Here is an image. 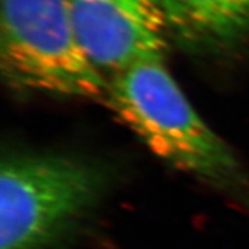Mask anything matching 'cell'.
Returning <instances> with one entry per match:
<instances>
[{
  "mask_svg": "<svg viewBox=\"0 0 249 249\" xmlns=\"http://www.w3.org/2000/svg\"><path fill=\"white\" fill-rule=\"evenodd\" d=\"M0 67L19 93L104 100L108 79L80 43L70 0H1Z\"/></svg>",
  "mask_w": 249,
  "mask_h": 249,
  "instance_id": "3",
  "label": "cell"
},
{
  "mask_svg": "<svg viewBox=\"0 0 249 249\" xmlns=\"http://www.w3.org/2000/svg\"><path fill=\"white\" fill-rule=\"evenodd\" d=\"M168 34L191 54H222L249 37V0H160Z\"/></svg>",
  "mask_w": 249,
  "mask_h": 249,
  "instance_id": "5",
  "label": "cell"
},
{
  "mask_svg": "<svg viewBox=\"0 0 249 249\" xmlns=\"http://www.w3.org/2000/svg\"><path fill=\"white\" fill-rule=\"evenodd\" d=\"M79 40L106 78L163 57L168 25L160 0H70Z\"/></svg>",
  "mask_w": 249,
  "mask_h": 249,
  "instance_id": "4",
  "label": "cell"
},
{
  "mask_svg": "<svg viewBox=\"0 0 249 249\" xmlns=\"http://www.w3.org/2000/svg\"><path fill=\"white\" fill-rule=\"evenodd\" d=\"M108 108L150 151L249 212V172L231 147L198 115L163 57L109 76Z\"/></svg>",
  "mask_w": 249,
  "mask_h": 249,
  "instance_id": "1",
  "label": "cell"
},
{
  "mask_svg": "<svg viewBox=\"0 0 249 249\" xmlns=\"http://www.w3.org/2000/svg\"><path fill=\"white\" fill-rule=\"evenodd\" d=\"M114 178L89 157L11 147L0 163V249H67L94 222Z\"/></svg>",
  "mask_w": 249,
  "mask_h": 249,
  "instance_id": "2",
  "label": "cell"
}]
</instances>
